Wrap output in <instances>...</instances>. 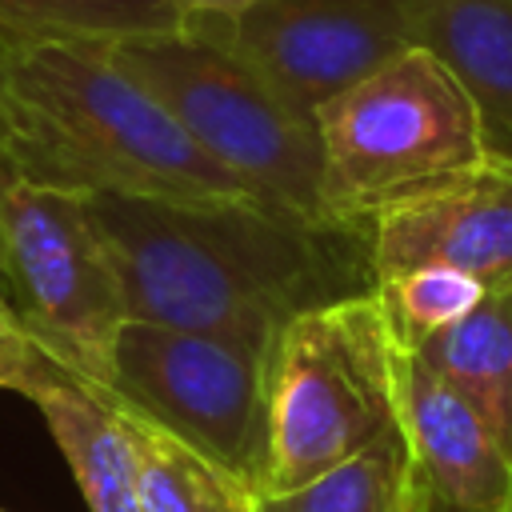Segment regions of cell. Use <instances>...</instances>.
Wrapping results in <instances>:
<instances>
[{
    "mask_svg": "<svg viewBox=\"0 0 512 512\" xmlns=\"http://www.w3.org/2000/svg\"><path fill=\"white\" fill-rule=\"evenodd\" d=\"M84 200L136 320L272 348L292 316L376 288L360 228L264 200L172 204L112 192Z\"/></svg>",
    "mask_w": 512,
    "mask_h": 512,
    "instance_id": "6da1fadb",
    "label": "cell"
},
{
    "mask_svg": "<svg viewBox=\"0 0 512 512\" xmlns=\"http://www.w3.org/2000/svg\"><path fill=\"white\" fill-rule=\"evenodd\" d=\"M0 156L56 188L172 204L256 200L100 40L0 24Z\"/></svg>",
    "mask_w": 512,
    "mask_h": 512,
    "instance_id": "7a4b0ae2",
    "label": "cell"
},
{
    "mask_svg": "<svg viewBox=\"0 0 512 512\" xmlns=\"http://www.w3.org/2000/svg\"><path fill=\"white\" fill-rule=\"evenodd\" d=\"M400 340L380 288L292 316L268 348L260 492L296 488L396 432Z\"/></svg>",
    "mask_w": 512,
    "mask_h": 512,
    "instance_id": "3957f363",
    "label": "cell"
},
{
    "mask_svg": "<svg viewBox=\"0 0 512 512\" xmlns=\"http://www.w3.org/2000/svg\"><path fill=\"white\" fill-rule=\"evenodd\" d=\"M316 132L324 216L360 232L376 212L488 156L468 92L424 48L392 56L332 96L316 112Z\"/></svg>",
    "mask_w": 512,
    "mask_h": 512,
    "instance_id": "277c9868",
    "label": "cell"
},
{
    "mask_svg": "<svg viewBox=\"0 0 512 512\" xmlns=\"http://www.w3.org/2000/svg\"><path fill=\"white\" fill-rule=\"evenodd\" d=\"M108 48L256 200L332 224L320 204L316 116L280 100L212 28L184 24L112 40Z\"/></svg>",
    "mask_w": 512,
    "mask_h": 512,
    "instance_id": "5b68a950",
    "label": "cell"
},
{
    "mask_svg": "<svg viewBox=\"0 0 512 512\" xmlns=\"http://www.w3.org/2000/svg\"><path fill=\"white\" fill-rule=\"evenodd\" d=\"M96 388L260 496L268 448V348L128 316L116 328Z\"/></svg>",
    "mask_w": 512,
    "mask_h": 512,
    "instance_id": "8992f818",
    "label": "cell"
},
{
    "mask_svg": "<svg viewBox=\"0 0 512 512\" xmlns=\"http://www.w3.org/2000/svg\"><path fill=\"white\" fill-rule=\"evenodd\" d=\"M0 276L12 312L72 372L100 384L128 320L84 192L40 184L0 156Z\"/></svg>",
    "mask_w": 512,
    "mask_h": 512,
    "instance_id": "52a82bcc",
    "label": "cell"
},
{
    "mask_svg": "<svg viewBox=\"0 0 512 512\" xmlns=\"http://www.w3.org/2000/svg\"><path fill=\"white\" fill-rule=\"evenodd\" d=\"M212 28L280 100L316 116L412 44L408 0H260Z\"/></svg>",
    "mask_w": 512,
    "mask_h": 512,
    "instance_id": "ba28073f",
    "label": "cell"
},
{
    "mask_svg": "<svg viewBox=\"0 0 512 512\" xmlns=\"http://www.w3.org/2000/svg\"><path fill=\"white\" fill-rule=\"evenodd\" d=\"M364 240L376 284L420 264H452L484 284L512 280V160L484 156L476 168L376 212Z\"/></svg>",
    "mask_w": 512,
    "mask_h": 512,
    "instance_id": "9c48e42d",
    "label": "cell"
},
{
    "mask_svg": "<svg viewBox=\"0 0 512 512\" xmlns=\"http://www.w3.org/2000/svg\"><path fill=\"white\" fill-rule=\"evenodd\" d=\"M396 420L412 480L432 512H504L512 456L484 416L404 344L396 360Z\"/></svg>",
    "mask_w": 512,
    "mask_h": 512,
    "instance_id": "30bf717a",
    "label": "cell"
},
{
    "mask_svg": "<svg viewBox=\"0 0 512 512\" xmlns=\"http://www.w3.org/2000/svg\"><path fill=\"white\" fill-rule=\"evenodd\" d=\"M412 44L468 92L488 156L512 160V0H408Z\"/></svg>",
    "mask_w": 512,
    "mask_h": 512,
    "instance_id": "8fae6325",
    "label": "cell"
},
{
    "mask_svg": "<svg viewBox=\"0 0 512 512\" xmlns=\"http://www.w3.org/2000/svg\"><path fill=\"white\" fill-rule=\"evenodd\" d=\"M24 400L40 408L88 512H144L136 440L120 408L104 400L92 380L60 364V372L40 380Z\"/></svg>",
    "mask_w": 512,
    "mask_h": 512,
    "instance_id": "7c38bea8",
    "label": "cell"
},
{
    "mask_svg": "<svg viewBox=\"0 0 512 512\" xmlns=\"http://www.w3.org/2000/svg\"><path fill=\"white\" fill-rule=\"evenodd\" d=\"M412 352L484 416L512 456V280L492 284L464 320L424 336Z\"/></svg>",
    "mask_w": 512,
    "mask_h": 512,
    "instance_id": "4fadbf2b",
    "label": "cell"
},
{
    "mask_svg": "<svg viewBox=\"0 0 512 512\" xmlns=\"http://www.w3.org/2000/svg\"><path fill=\"white\" fill-rule=\"evenodd\" d=\"M120 416L136 440L144 512H256V492L248 484L204 460L172 432L148 424L144 416L128 408H120Z\"/></svg>",
    "mask_w": 512,
    "mask_h": 512,
    "instance_id": "5bb4252c",
    "label": "cell"
},
{
    "mask_svg": "<svg viewBox=\"0 0 512 512\" xmlns=\"http://www.w3.org/2000/svg\"><path fill=\"white\" fill-rule=\"evenodd\" d=\"M408 484L412 464L396 428L296 488L260 492L256 512H404Z\"/></svg>",
    "mask_w": 512,
    "mask_h": 512,
    "instance_id": "9a60e30c",
    "label": "cell"
},
{
    "mask_svg": "<svg viewBox=\"0 0 512 512\" xmlns=\"http://www.w3.org/2000/svg\"><path fill=\"white\" fill-rule=\"evenodd\" d=\"M0 24L36 36L112 44L144 32L184 28V16L168 0H0Z\"/></svg>",
    "mask_w": 512,
    "mask_h": 512,
    "instance_id": "2e32d148",
    "label": "cell"
},
{
    "mask_svg": "<svg viewBox=\"0 0 512 512\" xmlns=\"http://www.w3.org/2000/svg\"><path fill=\"white\" fill-rule=\"evenodd\" d=\"M376 288L384 296L396 340L404 348H412L424 336L464 320L488 296L492 284H484L472 272H460L452 264H420V268H408V272L380 280Z\"/></svg>",
    "mask_w": 512,
    "mask_h": 512,
    "instance_id": "e0dca14e",
    "label": "cell"
},
{
    "mask_svg": "<svg viewBox=\"0 0 512 512\" xmlns=\"http://www.w3.org/2000/svg\"><path fill=\"white\" fill-rule=\"evenodd\" d=\"M60 356L44 348V340L12 312L0 308V388L28 396L40 380L60 372Z\"/></svg>",
    "mask_w": 512,
    "mask_h": 512,
    "instance_id": "ac0fdd59",
    "label": "cell"
},
{
    "mask_svg": "<svg viewBox=\"0 0 512 512\" xmlns=\"http://www.w3.org/2000/svg\"><path fill=\"white\" fill-rule=\"evenodd\" d=\"M168 4L188 24V20H228V16H240L244 8L260 4V0H168Z\"/></svg>",
    "mask_w": 512,
    "mask_h": 512,
    "instance_id": "d6986e66",
    "label": "cell"
},
{
    "mask_svg": "<svg viewBox=\"0 0 512 512\" xmlns=\"http://www.w3.org/2000/svg\"><path fill=\"white\" fill-rule=\"evenodd\" d=\"M404 512H432V508H428V500L420 496V488H416V480L408 484V500H404Z\"/></svg>",
    "mask_w": 512,
    "mask_h": 512,
    "instance_id": "ffe728a7",
    "label": "cell"
},
{
    "mask_svg": "<svg viewBox=\"0 0 512 512\" xmlns=\"http://www.w3.org/2000/svg\"><path fill=\"white\" fill-rule=\"evenodd\" d=\"M0 308H4V312H12V304H8V292H4V276H0ZM12 316H16V312H12Z\"/></svg>",
    "mask_w": 512,
    "mask_h": 512,
    "instance_id": "44dd1931",
    "label": "cell"
},
{
    "mask_svg": "<svg viewBox=\"0 0 512 512\" xmlns=\"http://www.w3.org/2000/svg\"><path fill=\"white\" fill-rule=\"evenodd\" d=\"M504 512H512V496H508V504H504Z\"/></svg>",
    "mask_w": 512,
    "mask_h": 512,
    "instance_id": "7402d4cb",
    "label": "cell"
},
{
    "mask_svg": "<svg viewBox=\"0 0 512 512\" xmlns=\"http://www.w3.org/2000/svg\"><path fill=\"white\" fill-rule=\"evenodd\" d=\"M0 512H8V508H0Z\"/></svg>",
    "mask_w": 512,
    "mask_h": 512,
    "instance_id": "603a6c76",
    "label": "cell"
}]
</instances>
